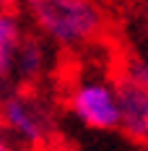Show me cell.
<instances>
[{"instance_id":"cell-8","label":"cell","mask_w":148,"mask_h":151,"mask_svg":"<svg viewBox=\"0 0 148 151\" xmlns=\"http://www.w3.org/2000/svg\"><path fill=\"white\" fill-rule=\"evenodd\" d=\"M0 151H11L8 146H5V141H3V133H0Z\"/></svg>"},{"instance_id":"cell-7","label":"cell","mask_w":148,"mask_h":151,"mask_svg":"<svg viewBox=\"0 0 148 151\" xmlns=\"http://www.w3.org/2000/svg\"><path fill=\"white\" fill-rule=\"evenodd\" d=\"M125 76H127V78H133L135 83H140V86L148 91V58L130 60L127 65H125Z\"/></svg>"},{"instance_id":"cell-4","label":"cell","mask_w":148,"mask_h":151,"mask_svg":"<svg viewBox=\"0 0 148 151\" xmlns=\"http://www.w3.org/2000/svg\"><path fill=\"white\" fill-rule=\"evenodd\" d=\"M0 117L5 122L8 130H13L16 136L26 143H39L47 133V120L42 109L26 96H11L3 102Z\"/></svg>"},{"instance_id":"cell-1","label":"cell","mask_w":148,"mask_h":151,"mask_svg":"<svg viewBox=\"0 0 148 151\" xmlns=\"http://www.w3.org/2000/svg\"><path fill=\"white\" fill-rule=\"evenodd\" d=\"M26 8L36 26L65 47L86 45L104 24L96 0H26Z\"/></svg>"},{"instance_id":"cell-3","label":"cell","mask_w":148,"mask_h":151,"mask_svg":"<svg viewBox=\"0 0 148 151\" xmlns=\"http://www.w3.org/2000/svg\"><path fill=\"white\" fill-rule=\"evenodd\" d=\"M117 128L130 138L148 141V91L133 78H119L117 83Z\"/></svg>"},{"instance_id":"cell-5","label":"cell","mask_w":148,"mask_h":151,"mask_svg":"<svg viewBox=\"0 0 148 151\" xmlns=\"http://www.w3.org/2000/svg\"><path fill=\"white\" fill-rule=\"evenodd\" d=\"M21 45V29L13 16L0 11V81L13 73L16 52Z\"/></svg>"},{"instance_id":"cell-6","label":"cell","mask_w":148,"mask_h":151,"mask_svg":"<svg viewBox=\"0 0 148 151\" xmlns=\"http://www.w3.org/2000/svg\"><path fill=\"white\" fill-rule=\"evenodd\" d=\"M44 68V47L39 45L36 39H21L18 45V52H16V63L13 70L24 76V78H31Z\"/></svg>"},{"instance_id":"cell-2","label":"cell","mask_w":148,"mask_h":151,"mask_svg":"<svg viewBox=\"0 0 148 151\" xmlns=\"http://www.w3.org/2000/svg\"><path fill=\"white\" fill-rule=\"evenodd\" d=\"M70 109L86 128H117V86L107 76H83L70 94Z\"/></svg>"}]
</instances>
